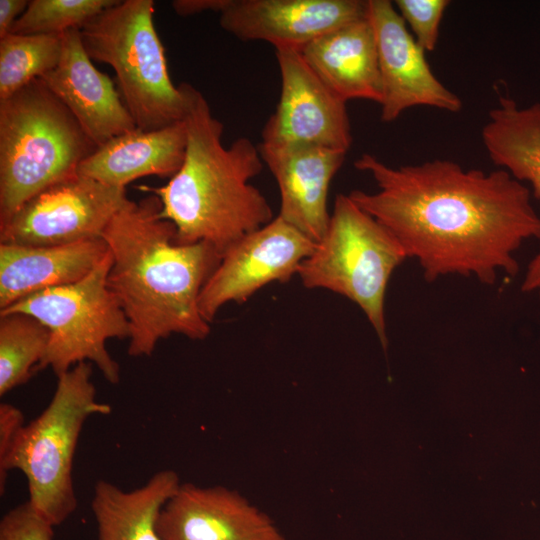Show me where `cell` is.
I'll return each mask as SVG.
<instances>
[{
	"mask_svg": "<svg viewBox=\"0 0 540 540\" xmlns=\"http://www.w3.org/2000/svg\"><path fill=\"white\" fill-rule=\"evenodd\" d=\"M354 166L378 189L348 196L417 260L429 282L459 275L493 285L500 273L517 274L515 255L526 241L540 240L529 187L504 169H464L443 159L392 167L369 153Z\"/></svg>",
	"mask_w": 540,
	"mask_h": 540,
	"instance_id": "1",
	"label": "cell"
},
{
	"mask_svg": "<svg viewBox=\"0 0 540 540\" xmlns=\"http://www.w3.org/2000/svg\"><path fill=\"white\" fill-rule=\"evenodd\" d=\"M161 210L154 194L129 200L102 235L112 255L107 286L129 321L133 357L150 356L172 334L203 340L210 333L198 302L222 256L207 242L177 244Z\"/></svg>",
	"mask_w": 540,
	"mask_h": 540,
	"instance_id": "2",
	"label": "cell"
},
{
	"mask_svg": "<svg viewBox=\"0 0 540 540\" xmlns=\"http://www.w3.org/2000/svg\"><path fill=\"white\" fill-rule=\"evenodd\" d=\"M178 86L187 130L182 166L163 186L137 188L160 199V215L175 225L177 244L207 242L222 256L275 218L267 199L250 184L265 164L259 147L247 137L225 147L223 124L203 94L189 83Z\"/></svg>",
	"mask_w": 540,
	"mask_h": 540,
	"instance_id": "3",
	"label": "cell"
},
{
	"mask_svg": "<svg viewBox=\"0 0 540 540\" xmlns=\"http://www.w3.org/2000/svg\"><path fill=\"white\" fill-rule=\"evenodd\" d=\"M96 149L41 78L0 100V226L39 192L77 175Z\"/></svg>",
	"mask_w": 540,
	"mask_h": 540,
	"instance_id": "4",
	"label": "cell"
},
{
	"mask_svg": "<svg viewBox=\"0 0 540 540\" xmlns=\"http://www.w3.org/2000/svg\"><path fill=\"white\" fill-rule=\"evenodd\" d=\"M91 377L88 362L58 376L49 404L24 425L0 466L1 496L9 471L19 470L27 481L28 501L54 526L67 520L78 505L72 469L83 426L89 417L111 412L109 404L97 400Z\"/></svg>",
	"mask_w": 540,
	"mask_h": 540,
	"instance_id": "5",
	"label": "cell"
},
{
	"mask_svg": "<svg viewBox=\"0 0 540 540\" xmlns=\"http://www.w3.org/2000/svg\"><path fill=\"white\" fill-rule=\"evenodd\" d=\"M153 14L152 0H118L80 28L87 55L113 68L118 92L142 131L185 116L184 96L170 79Z\"/></svg>",
	"mask_w": 540,
	"mask_h": 540,
	"instance_id": "6",
	"label": "cell"
},
{
	"mask_svg": "<svg viewBox=\"0 0 540 540\" xmlns=\"http://www.w3.org/2000/svg\"><path fill=\"white\" fill-rule=\"evenodd\" d=\"M406 258L382 224L348 195L338 194L324 236L302 261L297 275L306 288L327 289L358 305L386 350V289Z\"/></svg>",
	"mask_w": 540,
	"mask_h": 540,
	"instance_id": "7",
	"label": "cell"
},
{
	"mask_svg": "<svg viewBox=\"0 0 540 540\" xmlns=\"http://www.w3.org/2000/svg\"><path fill=\"white\" fill-rule=\"evenodd\" d=\"M111 265L109 251L81 280L42 290L0 310L29 314L49 329L48 347L36 371L51 368L58 377L78 363L92 362L110 384L119 383L120 366L106 341L129 339L130 325L107 286Z\"/></svg>",
	"mask_w": 540,
	"mask_h": 540,
	"instance_id": "8",
	"label": "cell"
},
{
	"mask_svg": "<svg viewBox=\"0 0 540 540\" xmlns=\"http://www.w3.org/2000/svg\"><path fill=\"white\" fill-rule=\"evenodd\" d=\"M129 200L125 187L77 174L26 201L0 226V243L59 246L99 239Z\"/></svg>",
	"mask_w": 540,
	"mask_h": 540,
	"instance_id": "9",
	"label": "cell"
},
{
	"mask_svg": "<svg viewBox=\"0 0 540 540\" xmlns=\"http://www.w3.org/2000/svg\"><path fill=\"white\" fill-rule=\"evenodd\" d=\"M316 243L276 216L245 235L222 255L199 297L202 317L212 322L222 306L242 303L265 285L286 282L314 250Z\"/></svg>",
	"mask_w": 540,
	"mask_h": 540,
	"instance_id": "10",
	"label": "cell"
},
{
	"mask_svg": "<svg viewBox=\"0 0 540 540\" xmlns=\"http://www.w3.org/2000/svg\"><path fill=\"white\" fill-rule=\"evenodd\" d=\"M281 91L261 144L319 146L348 152L352 133L346 102L307 64L300 50L275 49Z\"/></svg>",
	"mask_w": 540,
	"mask_h": 540,
	"instance_id": "11",
	"label": "cell"
},
{
	"mask_svg": "<svg viewBox=\"0 0 540 540\" xmlns=\"http://www.w3.org/2000/svg\"><path fill=\"white\" fill-rule=\"evenodd\" d=\"M367 16L377 46L381 120L392 122L414 106L461 110V99L436 78L395 5L389 0H367Z\"/></svg>",
	"mask_w": 540,
	"mask_h": 540,
	"instance_id": "12",
	"label": "cell"
},
{
	"mask_svg": "<svg viewBox=\"0 0 540 540\" xmlns=\"http://www.w3.org/2000/svg\"><path fill=\"white\" fill-rule=\"evenodd\" d=\"M366 16L363 0H224L219 23L242 41L301 50L321 35Z\"/></svg>",
	"mask_w": 540,
	"mask_h": 540,
	"instance_id": "13",
	"label": "cell"
},
{
	"mask_svg": "<svg viewBox=\"0 0 540 540\" xmlns=\"http://www.w3.org/2000/svg\"><path fill=\"white\" fill-rule=\"evenodd\" d=\"M162 540H285L273 521L235 491L181 484L158 520Z\"/></svg>",
	"mask_w": 540,
	"mask_h": 540,
	"instance_id": "14",
	"label": "cell"
},
{
	"mask_svg": "<svg viewBox=\"0 0 540 540\" xmlns=\"http://www.w3.org/2000/svg\"><path fill=\"white\" fill-rule=\"evenodd\" d=\"M280 191L277 216L313 242L324 236L330 221L328 191L343 165L345 151L319 146H258Z\"/></svg>",
	"mask_w": 540,
	"mask_h": 540,
	"instance_id": "15",
	"label": "cell"
},
{
	"mask_svg": "<svg viewBox=\"0 0 540 540\" xmlns=\"http://www.w3.org/2000/svg\"><path fill=\"white\" fill-rule=\"evenodd\" d=\"M58 65L41 79L97 145L137 129L110 77L92 64L80 29L62 34Z\"/></svg>",
	"mask_w": 540,
	"mask_h": 540,
	"instance_id": "16",
	"label": "cell"
},
{
	"mask_svg": "<svg viewBox=\"0 0 540 540\" xmlns=\"http://www.w3.org/2000/svg\"><path fill=\"white\" fill-rule=\"evenodd\" d=\"M108 252L103 238L59 246L0 243V310L42 290L81 280Z\"/></svg>",
	"mask_w": 540,
	"mask_h": 540,
	"instance_id": "17",
	"label": "cell"
},
{
	"mask_svg": "<svg viewBox=\"0 0 540 540\" xmlns=\"http://www.w3.org/2000/svg\"><path fill=\"white\" fill-rule=\"evenodd\" d=\"M316 75L344 102L382 101L374 31L368 16L316 38L300 50Z\"/></svg>",
	"mask_w": 540,
	"mask_h": 540,
	"instance_id": "18",
	"label": "cell"
},
{
	"mask_svg": "<svg viewBox=\"0 0 540 540\" xmlns=\"http://www.w3.org/2000/svg\"><path fill=\"white\" fill-rule=\"evenodd\" d=\"M186 143L184 120L152 131L135 129L97 147L77 174L118 187L145 176L170 179L182 166Z\"/></svg>",
	"mask_w": 540,
	"mask_h": 540,
	"instance_id": "19",
	"label": "cell"
},
{
	"mask_svg": "<svg viewBox=\"0 0 540 540\" xmlns=\"http://www.w3.org/2000/svg\"><path fill=\"white\" fill-rule=\"evenodd\" d=\"M481 135L492 162L528 183L540 200V103L519 107L513 99L500 97ZM521 290L540 300V249L526 269Z\"/></svg>",
	"mask_w": 540,
	"mask_h": 540,
	"instance_id": "20",
	"label": "cell"
},
{
	"mask_svg": "<svg viewBox=\"0 0 540 540\" xmlns=\"http://www.w3.org/2000/svg\"><path fill=\"white\" fill-rule=\"evenodd\" d=\"M180 485L173 470H160L144 485L130 491L98 480L91 501L97 540H162L158 520Z\"/></svg>",
	"mask_w": 540,
	"mask_h": 540,
	"instance_id": "21",
	"label": "cell"
},
{
	"mask_svg": "<svg viewBox=\"0 0 540 540\" xmlns=\"http://www.w3.org/2000/svg\"><path fill=\"white\" fill-rule=\"evenodd\" d=\"M49 338V329L29 314H0V396L25 384L36 372Z\"/></svg>",
	"mask_w": 540,
	"mask_h": 540,
	"instance_id": "22",
	"label": "cell"
},
{
	"mask_svg": "<svg viewBox=\"0 0 540 540\" xmlns=\"http://www.w3.org/2000/svg\"><path fill=\"white\" fill-rule=\"evenodd\" d=\"M62 35L15 34L0 38V100L42 78L59 63Z\"/></svg>",
	"mask_w": 540,
	"mask_h": 540,
	"instance_id": "23",
	"label": "cell"
},
{
	"mask_svg": "<svg viewBox=\"0 0 540 540\" xmlns=\"http://www.w3.org/2000/svg\"><path fill=\"white\" fill-rule=\"evenodd\" d=\"M118 0H31L16 20L15 34H57L80 29Z\"/></svg>",
	"mask_w": 540,
	"mask_h": 540,
	"instance_id": "24",
	"label": "cell"
},
{
	"mask_svg": "<svg viewBox=\"0 0 540 540\" xmlns=\"http://www.w3.org/2000/svg\"><path fill=\"white\" fill-rule=\"evenodd\" d=\"M395 7L425 52L435 49L447 0H396Z\"/></svg>",
	"mask_w": 540,
	"mask_h": 540,
	"instance_id": "25",
	"label": "cell"
},
{
	"mask_svg": "<svg viewBox=\"0 0 540 540\" xmlns=\"http://www.w3.org/2000/svg\"><path fill=\"white\" fill-rule=\"evenodd\" d=\"M54 527L27 500L1 518L0 540H53Z\"/></svg>",
	"mask_w": 540,
	"mask_h": 540,
	"instance_id": "26",
	"label": "cell"
},
{
	"mask_svg": "<svg viewBox=\"0 0 540 540\" xmlns=\"http://www.w3.org/2000/svg\"><path fill=\"white\" fill-rule=\"evenodd\" d=\"M24 425V415L19 408L9 403L0 404V466L5 463Z\"/></svg>",
	"mask_w": 540,
	"mask_h": 540,
	"instance_id": "27",
	"label": "cell"
},
{
	"mask_svg": "<svg viewBox=\"0 0 540 540\" xmlns=\"http://www.w3.org/2000/svg\"><path fill=\"white\" fill-rule=\"evenodd\" d=\"M28 5L27 0H0V38L11 32L14 23Z\"/></svg>",
	"mask_w": 540,
	"mask_h": 540,
	"instance_id": "28",
	"label": "cell"
},
{
	"mask_svg": "<svg viewBox=\"0 0 540 540\" xmlns=\"http://www.w3.org/2000/svg\"><path fill=\"white\" fill-rule=\"evenodd\" d=\"M223 4L224 0H174L171 5L176 14L190 16L205 11L219 13Z\"/></svg>",
	"mask_w": 540,
	"mask_h": 540,
	"instance_id": "29",
	"label": "cell"
}]
</instances>
